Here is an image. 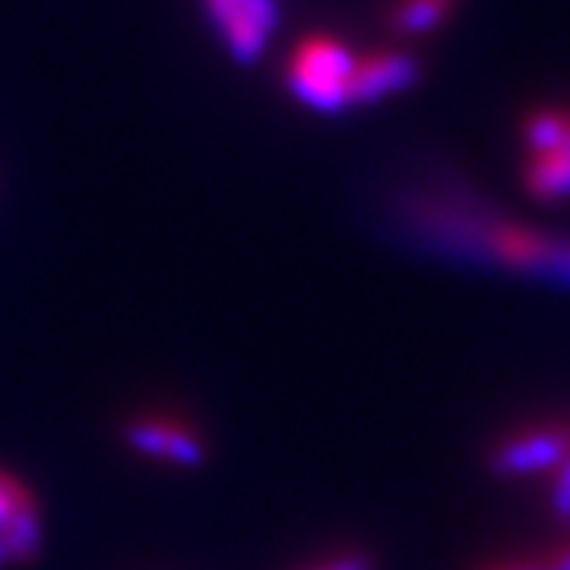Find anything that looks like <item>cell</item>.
Wrapping results in <instances>:
<instances>
[{"mask_svg": "<svg viewBox=\"0 0 570 570\" xmlns=\"http://www.w3.org/2000/svg\"><path fill=\"white\" fill-rule=\"evenodd\" d=\"M0 542L7 546V554H10V564H32L39 558L41 549V510L39 501H26L13 517L10 523L0 530Z\"/></svg>", "mask_w": 570, "mask_h": 570, "instance_id": "obj_8", "label": "cell"}, {"mask_svg": "<svg viewBox=\"0 0 570 570\" xmlns=\"http://www.w3.org/2000/svg\"><path fill=\"white\" fill-rule=\"evenodd\" d=\"M32 498H36V494L26 489L13 472L0 469V530H3V527L10 523V517H13L26 501H32Z\"/></svg>", "mask_w": 570, "mask_h": 570, "instance_id": "obj_14", "label": "cell"}, {"mask_svg": "<svg viewBox=\"0 0 570 570\" xmlns=\"http://www.w3.org/2000/svg\"><path fill=\"white\" fill-rule=\"evenodd\" d=\"M288 570H381V564L367 549H340Z\"/></svg>", "mask_w": 570, "mask_h": 570, "instance_id": "obj_12", "label": "cell"}, {"mask_svg": "<svg viewBox=\"0 0 570 570\" xmlns=\"http://www.w3.org/2000/svg\"><path fill=\"white\" fill-rule=\"evenodd\" d=\"M523 184L535 200H568L570 197V153H558V156H539L527 165L523 171Z\"/></svg>", "mask_w": 570, "mask_h": 570, "instance_id": "obj_9", "label": "cell"}, {"mask_svg": "<svg viewBox=\"0 0 570 570\" xmlns=\"http://www.w3.org/2000/svg\"><path fill=\"white\" fill-rule=\"evenodd\" d=\"M121 438L134 453L146 460H159L181 469H197L206 463V438L200 428L190 425L181 415L142 412L121 428Z\"/></svg>", "mask_w": 570, "mask_h": 570, "instance_id": "obj_4", "label": "cell"}, {"mask_svg": "<svg viewBox=\"0 0 570 570\" xmlns=\"http://www.w3.org/2000/svg\"><path fill=\"white\" fill-rule=\"evenodd\" d=\"M472 570H570V535L551 549L501 554V558H489V561L475 564Z\"/></svg>", "mask_w": 570, "mask_h": 570, "instance_id": "obj_11", "label": "cell"}, {"mask_svg": "<svg viewBox=\"0 0 570 570\" xmlns=\"http://www.w3.org/2000/svg\"><path fill=\"white\" fill-rule=\"evenodd\" d=\"M549 513L551 520L570 527V453L551 469V489H549Z\"/></svg>", "mask_w": 570, "mask_h": 570, "instance_id": "obj_13", "label": "cell"}, {"mask_svg": "<svg viewBox=\"0 0 570 570\" xmlns=\"http://www.w3.org/2000/svg\"><path fill=\"white\" fill-rule=\"evenodd\" d=\"M206 10L238 63H254L279 22L276 0H206Z\"/></svg>", "mask_w": 570, "mask_h": 570, "instance_id": "obj_5", "label": "cell"}, {"mask_svg": "<svg viewBox=\"0 0 570 570\" xmlns=\"http://www.w3.org/2000/svg\"><path fill=\"white\" fill-rule=\"evenodd\" d=\"M441 3H453V0H441Z\"/></svg>", "mask_w": 570, "mask_h": 570, "instance_id": "obj_16", "label": "cell"}, {"mask_svg": "<svg viewBox=\"0 0 570 570\" xmlns=\"http://www.w3.org/2000/svg\"><path fill=\"white\" fill-rule=\"evenodd\" d=\"M570 453V419H546L510 428L485 450V466L498 479H527L558 466Z\"/></svg>", "mask_w": 570, "mask_h": 570, "instance_id": "obj_3", "label": "cell"}, {"mask_svg": "<svg viewBox=\"0 0 570 570\" xmlns=\"http://www.w3.org/2000/svg\"><path fill=\"white\" fill-rule=\"evenodd\" d=\"M355 58L346 45L333 39H307L295 48V58L288 61L285 82L295 99L307 108H317L326 115H336L352 105L348 80L355 73Z\"/></svg>", "mask_w": 570, "mask_h": 570, "instance_id": "obj_2", "label": "cell"}, {"mask_svg": "<svg viewBox=\"0 0 570 570\" xmlns=\"http://www.w3.org/2000/svg\"><path fill=\"white\" fill-rule=\"evenodd\" d=\"M415 228L438 245L469 261H494L510 269H527L570 283V238L539 235L523 225L489 219L472 204L419 200L409 209Z\"/></svg>", "mask_w": 570, "mask_h": 570, "instance_id": "obj_1", "label": "cell"}, {"mask_svg": "<svg viewBox=\"0 0 570 570\" xmlns=\"http://www.w3.org/2000/svg\"><path fill=\"white\" fill-rule=\"evenodd\" d=\"M7 564H10V554H7V546L0 542V570L7 568Z\"/></svg>", "mask_w": 570, "mask_h": 570, "instance_id": "obj_15", "label": "cell"}, {"mask_svg": "<svg viewBox=\"0 0 570 570\" xmlns=\"http://www.w3.org/2000/svg\"><path fill=\"white\" fill-rule=\"evenodd\" d=\"M422 80V67L415 58L400 51H384L355 63V73L348 80V99L355 102H377L393 92H403Z\"/></svg>", "mask_w": 570, "mask_h": 570, "instance_id": "obj_6", "label": "cell"}, {"mask_svg": "<svg viewBox=\"0 0 570 570\" xmlns=\"http://www.w3.org/2000/svg\"><path fill=\"white\" fill-rule=\"evenodd\" d=\"M523 140L530 146L532 159L570 153V111H561V108L532 111L523 121Z\"/></svg>", "mask_w": 570, "mask_h": 570, "instance_id": "obj_7", "label": "cell"}, {"mask_svg": "<svg viewBox=\"0 0 570 570\" xmlns=\"http://www.w3.org/2000/svg\"><path fill=\"white\" fill-rule=\"evenodd\" d=\"M450 17V3L441 0H400L390 10V26L400 36H425L434 32Z\"/></svg>", "mask_w": 570, "mask_h": 570, "instance_id": "obj_10", "label": "cell"}]
</instances>
